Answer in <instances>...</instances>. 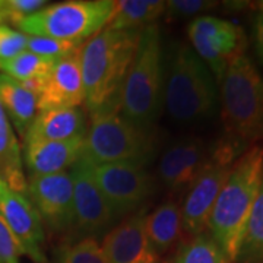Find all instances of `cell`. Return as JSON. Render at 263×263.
I'll return each mask as SVG.
<instances>
[{
  "instance_id": "1",
  "label": "cell",
  "mask_w": 263,
  "mask_h": 263,
  "mask_svg": "<svg viewBox=\"0 0 263 263\" xmlns=\"http://www.w3.org/2000/svg\"><path fill=\"white\" fill-rule=\"evenodd\" d=\"M141 31L104 28L82 46L84 103L91 116L119 111L123 85L138 53Z\"/></svg>"
},
{
  "instance_id": "2",
  "label": "cell",
  "mask_w": 263,
  "mask_h": 263,
  "mask_svg": "<svg viewBox=\"0 0 263 263\" xmlns=\"http://www.w3.org/2000/svg\"><path fill=\"white\" fill-rule=\"evenodd\" d=\"M263 174V146L246 149L235 161L209 215L206 231L228 260L235 262Z\"/></svg>"
},
{
  "instance_id": "3",
  "label": "cell",
  "mask_w": 263,
  "mask_h": 263,
  "mask_svg": "<svg viewBox=\"0 0 263 263\" xmlns=\"http://www.w3.org/2000/svg\"><path fill=\"white\" fill-rule=\"evenodd\" d=\"M164 101V72L160 28L152 24L141 31L139 47L123 85L119 111L124 119L149 132Z\"/></svg>"
},
{
  "instance_id": "4",
  "label": "cell",
  "mask_w": 263,
  "mask_h": 263,
  "mask_svg": "<svg viewBox=\"0 0 263 263\" xmlns=\"http://www.w3.org/2000/svg\"><path fill=\"white\" fill-rule=\"evenodd\" d=\"M164 103L170 116L181 123L197 122L215 111L218 88L214 75L189 44H177L171 54Z\"/></svg>"
},
{
  "instance_id": "5",
  "label": "cell",
  "mask_w": 263,
  "mask_h": 263,
  "mask_svg": "<svg viewBox=\"0 0 263 263\" xmlns=\"http://www.w3.org/2000/svg\"><path fill=\"white\" fill-rule=\"evenodd\" d=\"M219 84L227 136L245 145L263 139V78L250 57H233Z\"/></svg>"
},
{
  "instance_id": "6",
  "label": "cell",
  "mask_w": 263,
  "mask_h": 263,
  "mask_svg": "<svg viewBox=\"0 0 263 263\" xmlns=\"http://www.w3.org/2000/svg\"><path fill=\"white\" fill-rule=\"evenodd\" d=\"M114 0H72L44 6L18 24L28 37L84 43L104 29L113 18Z\"/></svg>"
},
{
  "instance_id": "7",
  "label": "cell",
  "mask_w": 263,
  "mask_h": 263,
  "mask_svg": "<svg viewBox=\"0 0 263 263\" xmlns=\"http://www.w3.org/2000/svg\"><path fill=\"white\" fill-rule=\"evenodd\" d=\"M152 151L149 133L139 129L119 111L91 116L84 135L81 158L91 165L114 162L143 164Z\"/></svg>"
},
{
  "instance_id": "8",
  "label": "cell",
  "mask_w": 263,
  "mask_h": 263,
  "mask_svg": "<svg viewBox=\"0 0 263 263\" xmlns=\"http://www.w3.org/2000/svg\"><path fill=\"white\" fill-rule=\"evenodd\" d=\"M245 143L226 136L209 151V157L190 184L181 209V227L189 238L206 231L209 215L234 162L245 152Z\"/></svg>"
},
{
  "instance_id": "9",
  "label": "cell",
  "mask_w": 263,
  "mask_h": 263,
  "mask_svg": "<svg viewBox=\"0 0 263 263\" xmlns=\"http://www.w3.org/2000/svg\"><path fill=\"white\" fill-rule=\"evenodd\" d=\"M187 35L190 47L218 82H221L231 59L245 53L247 44L245 31L238 25L211 15H199L193 19L189 24Z\"/></svg>"
},
{
  "instance_id": "10",
  "label": "cell",
  "mask_w": 263,
  "mask_h": 263,
  "mask_svg": "<svg viewBox=\"0 0 263 263\" xmlns=\"http://www.w3.org/2000/svg\"><path fill=\"white\" fill-rule=\"evenodd\" d=\"M86 162V161H85ZM89 173L116 215L135 211L149 196L154 180L139 162H114L91 165Z\"/></svg>"
},
{
  "instance_id": "11",
  "label": "cell",
  "mask_w": 263,
  "mask_h": 263,
  "mask_svg": "<svg viewBox=\"0 0 263 263\" xmlns=\"http://www.w3.org/2000/svg\"><path fill=\"white\" fill-rule=\"evenodd\" d=\"M27 196L37 209L43 226L54 234L73 227V181L69 171L47 176H29Z\"/></svg>"
},
{
  "instance_id": "12",
  "label": "cell",
  "mask_w": 263,
  "mask_h": 263,
  "mask_svg": "<svg viewBox=\"0 0 263 263\" xmlns=\"http://www.w3.org/2000/svg\"><path fill=\"white\" fill-rule=\"evenodd\" d=\"M0 216L16 238L22 254L32 262L48 263L44 226L37 209L25 193L15 192L3 180H0Z\"/></svg>"
},
{
  "instance_id": "13",
  "label": "cell",
  "mask_w": 263,
  "mask_h": 263,
  "mask_svg": "<svg viewBox=\"0 0 263 263\" xmlns=\"http://www.w3.org/2000/svg\"><path fill=\"white\" fill-rule=\"evenodd\" d=\"M70 177L73 181V227L84 237L103 231L117 215L97 186L82 158L72 167Z\"/></svg>"
},
{
  "instance_id": "14",
  "label": "cell",
  "mask_w": 263,
  "mask_h": 263,
  "mask_svg": "<svg viewBox=\"0 0 263 263\" xmlns=\"http://www.w3.org/2000/svg\"><path fill=\"white\" fill-rule=\"evenodd\" d=\"M81 50L69 56L57 59L41 92L37 97L38 110L72 108L85 101Z\"/></svg>"
},
{
  "instance_id": "15",
  "label": "cell",
  "mask_w": 263,
  "mask_h": 263,
  "mask_svg": "<svg viewBox=\"0 0 263 263\" xmlns=\"http://www.w3.org/2000/svg\"><path fill=\"white\" fill-rule=\"evenodd\" d=\"M145 211H139L104 237V253L110 263H160L145 231Z\"/></svg>"
},
{
  "instance_id": "16",
  "label": "cell",
  "mask_w": 263,
  "mask_h": 263,
  "mask_svg": "<svg viewBox=\"0 0 263 263\" xmlns=\"http://www.w3.org/2000/svg\"><path fill=\"white\" fill-rule=\"evenodd\" d=\"M208 157L209 149L202 139L189 138L174 143L160 160L158 176L162 184L173 192L189 189L203 168Z\"/></svg>"
},
{
  "instance_id": "17",
  "label": "cell",
  "mask_w": 263,
  "mask_h": 263,
  "mask_svg": "<svg viewBox=\"0 0 263 263\" xmlns=\"http://www.w3.org/2000/svg\"><path fill=\"white\" fill-rule=\"evenodd\" d=\"M84 136L67 141H34L25 143L29 176H47L72 168L82 155Z\"/></svg>"
},
{
  "instance_id": "18",
  "label": "cell",
  "mask_w": 263,
  "mask_h": 263,
  "mask_svg": "<svg viewBox=\"0 0 263 263\" xmlns=\"http://www.w3.org/2000/svg\"><path fill=\"white\" fill-rule=\"evenodd\" d=\"M86 132L84 111L79 107L38 111L24 142L67 141L84 136Z\"/></svg>"
},
{
  "instance_id": "19",
  "label": "cell",
  "mask_w": 263,
  "mask_h": 263,
  "mask_svg": "<svg viewBox=\"0 0 263 263\" xmlns=\"http://www.w3.org/2000/svg\"><path fill=\"white\" fill-rule=\"evenodd\" d=\"M0 105L24 139L38 113L37 97L13 78L0 73Z\"/></svg>"
},
{
  "instance_id": "20",
  "label": "cell",
  "mask_w": 263,
  "mask_h": 263,
  "mask_svg": "<svg viewBox=\"0 0 263 263\" xmlns=\"http://www.w3.org/2000/svg\"><path fill=\"white\" fill-rule=\"evenodd\" d=\"M145 231L155 252L164 254L170 252L180 240L183 233L181 209L174 202H165L145 216Z\"/></svg>"
},
{
  "instance_id": "21",
  "label": "cell",
  "mask_w": 263,
  "mask_h": 263,
  "mask_svg": "<svg viewBox=\"0 0 263 263\" xmlns=\"http://www.w3.org/2000/svg\"><path fill=\"white\" fill-rule=\"evenodd\" d=\"M0 180L10 189L27 195V179L24 174L22 155L18 141L10 127L9 119L0 105Z\"/></svg>"
},
{
  "instance_id": "22",
  "label": "cell",
  "mask_w": 263,
  "mask_h": 263,
  "mask_svg": "<svg viewBox=\"0 0 263 263\" xmlns=\"http://www.w3.org/2000/svg\"><path fill=\"white\" fill-rule=\"evenodd\" d=\"M164 0H122L105 28L117 31H141L152 25L165 12Z\"/></svg>"
},
{
  "instance_id": "23",
  "label": "cell",
  "mask_w": 263,
  "mask_h": 263,
  "mask_svg": "<svg viewBox=\"0 0 263 263\" xmlns=\"http://www.w3.org/2000/svg\"><path fill=\"white\" fill-rule=\"evenodd\" d=\"M234 263H263V174Z\"/></svg>"
},
{
  "instance_id": "24",
  "label": "cell",
  "mask_w": 263,
  "mask_h": 263,
  "mask_svg": "<svg viewBox=\"0 0 263 263\" xmlns=\"http://www.w3.org/2000/svg\"><path fill=\"white\" fill-rule=\"evenodd\" d=\"M167 263H231L221 247L208 234H202L189 238L177 249Z\"/></svg>"
},
{
  "instance_id": "25",
  "label": "cell",
  "mask_w": 263,
  "mask_h": 263,
  "mask_svg": "<svg viewBox=\"0 0 263 263\" xmlns=\"http://www.w3.org/2000/svg\"><path fill=\"white\" fill-rule=\"evenodd\" d=\"M56 62L57 59L37 56L25 50L9 60L0 62V69L5 75L13 78L18 82H28L35 79H46Z\"/></svg>"
},
{
  "instance_id": "26",
  "label": "cell",
  "mask_w": 263,
  "mask_h": 263,
  "mask_svg": "<svg viewBox=\"0 0 263 263\" xmlns=\"http://www.w3.org/2000/svg\"><path fill=\"white\" fill-rule=\"evenodd\" d=\"M56 263H110L101 245L92 237H82L81 240L59 247Z\"/></svg>"
},
{
  "instance_id": "27",
  "label": "cell",
  "mask_w": 263,
  "mask_h": 263,
  "mask_svg": "<svg viewBox=\"0 0 263 263\" xmlns=\"http://www.w3.org/2000/svg\"><path fill=\"white\" fill-rule=\"evenodd\" d=\"M82 46H84V43L63 41V40H54V38L28 37L25 50L29 53L37 54V56L62 59V57L69 56V54L78 51Z\"/></svg>"
},
{
  "instance_id": "28",
  "label": "cell",
  "mask_w": 263,
  "mask_h": 263,
  "mask_svg": "<svg viewBox=\"0 0 263 263\" xmlns=\"http://www.w3.org/2000/svg\"><path fill=\"white\" fill-rule=\"evenodd\" d=\"M46 0H0V25H16L24 18L47 6Z\"/></svg>"
},
{
  "instance_id": "29",
  "label": "cell",
  "mask_w": 263,
  "mask_h": 263,
  "mask_svg": "<svg viewBox=\"0 0 263 263\" xmlns=\"http://www.w3.org/2000/svg\"><path fill=\"white\" fill-rule=\"evenodd\" d=\"M28 37L9 25H0V62L9 60L25 51Z\"/></svg>"
},
{
  "instance_id": "30",
  "label": "cell",
  "mask_w": 263,
  "mask_h": 263,
  "mask_svg": "<svg viewBox=\"0 0 263 263\" xmlns=\"http://www.w3.org/2000/svg\"><path fill=\"white\" fill-rule=\"evenodd\" d=\"M216 2L208 0H170L165 5L170 18H192L205 10L214 9Z\"/></svg>"
},
{
  "instance_id": "31",
  "label": "cell",
  "mask_w": 263,
  "mask_h": 263,
  "mask_svg": "<svg viewBox=\"0 0 263 263\" xmlns=\"http://www.w3.org/2000/svg\"><path fill=\"white\" fill-rule=\"evenodd\" d=\"M22 250L6 222L0 216V263H19Z\"/></svg>"
},
{
  "instance_id": "32",
  "label": "cell",
  "mask_w": 263,
  "mask_h": 263,
  "mask_svg": "<svg viewBox=\"0 0 263 263\" xmlns=\"http://www.w3.org/2000/svg\"><path fill=\"white\" fill-rule=\"evenodd\" d=\"M254 40H256L257 53L263 62V12L260 10L254 18Z\"/></svg>"
},
{
  "instance_id": "33",
  "label": "cell",
  "mask_w": 263,
  "mask_h": 263,
  "mask_svg": "<svg viewBox=\"0 0 263 263\" xmlns=\"http://www.w3.org/2000/svg\"><path fill=\"white\" fill-rule=\"evenodd\" d=\"M259 10L263 12V2H259Z\"/></svg>"
}]
</instances>
